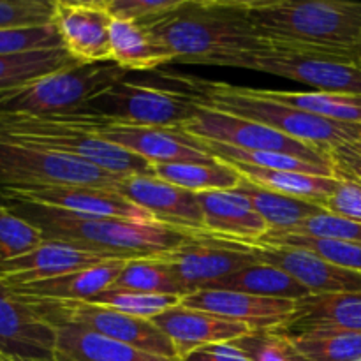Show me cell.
Instances as JSON below:
<instances>
[{
    "instance_id": "cell-28",
    "label": "cell",
    "mask_w": 361,
    "mask_h": 361,
    "mask_svg": "<svg viewBox=\"0 0 361 361\" xmlns=\"http://www.w3.org/2000/svg\"><path fill=\"white\" fill-rule=\"evenodd\" d=\"M242 178L264 187V189L275 190V192L286 194V196L298 197V200L312 201V203L324 207L328 197L335 192L338 185L337 176H316L305 175V173L295 171H274V169L252 168V166L236 164L228 162Z\"/></svg>"
},
{
    "instance_id": "cell-27",
    "label": "cell",
    "mask_w": 361,
    "mask_h": 361,
    "mask_svg": "<svg viewBox=\"0 0 361 361\" xmlns=\"http://www.w3.org/2000/svg\"><path fill=\"white\" fill-rule=\"evenodd\" d=\"M236 190L243 194L252 203L254 210L267 222L268 233H291L305 219L319 214L324 208L312 201L298 200V197L286 196V194L275 192V190L264 189L243 178Z\"/></svg>"
},
{
    "instance_id": "cell-29",
    "label": "cell",
    "mask_w": 361,
    "mask_h": 361,
    "mask_svg": "<svg viewBox=\"0 0 361 361\" xmlns=\"http://www.w3.org/2000/svg\"><path fill=\"white\" fill-rule=\"evenodd\" d=\"M210 289H226V291H240L256 296H267V298L295 300V302L310 295L288 271L274 267V264L263 263V261L228 275L217 284L212 286Z\"/></svg>"
},
{
    "instance_id": "cell-11",
    "label": "cell",
    "mask_w": 361,
    "mask_h": 361,
    "mask_svg": "<svg viewBox=\"0 0 361 361\" xmlns=\"http://www.w3.org/2000/svg\"><path fill=\"white\" fill-rule=\"evenodd\" d=\"M157 257L168 264L187 295L200 289H210L228 275L259 263L247 243L204 233L194 235L178 249Z\"/></svg>"
},
{
    "instance_id": "cell-44",
    "label": "cell",
    "mask_w": 361,
    "mask_h": 361,
    "mask_svg": "<svg viewBox=\"0 0 361 361\" xmlns=\"http://www.w3.org/2000/svg\"><path fill=\"white\" fill-rule=\"evenodd\" d=\"M324 210L361 224V185L353 180L338 178L335 192L324 203Z\"/></svg>"
},
{
    "instance_id": "cell-39",
    "label": "cell",
    "mask_w": 361,
    "mask_h": 361,
    "mask_svg": "<svg viewBox=\"0 0 361 361\" xmlns=\"http://www.w3.org/2000/svg\"><path fill=\"white\" fill-rule=\"evenodd\" d=\"M235 344L252 361H310L284 330L250 331Z\"/></svg>"
},
{
    "instance_id": "cell-32",
    "label": "cell",
    "mask_w": 361,
    "mask_h": 361,
    "mask_svg": "<svg viewBox=\"0 0 361 361\" xmlns=\"http://www.w3.org/2000/svg\"><path fill=\"white\" fill-rule=\"evenodd\" d=\"M80 66L63 48L0 56V92L23 87L42 76Z\"/></svg>"
},
{
    "instance_id": "cell-10",
    "label": "cell",
    "mask_w": 361,
    "mask_h": 361,
    "mask_svg": "<svg viewBox=\"0 0 361 361\" xmlns=\"http://www.w3.org/2000/svg\"><path fill=\"white\" fill-rule=\"evenodd\" d=\"M27 302L53 326L60 323L80 324L150 355L178 360L171 341L155 326L154 321L127 316L118 310L92 305L87 302H46V300H27Z\"/></svg>"
},
{
    "instance_id": "cell-24",
    "label": "cell",
    "mask_w": 361,
    "mask_h": 361,
    "mask_svg": "<svg viewBox=\"0 0 361 361\" xmlns=\"http://www.w3.org/2000/svg\"><path fill=\"white\" fill-rule=\"evenodd\" d=\"M55 361H180L150 355L73 323L55 324Z\"/></svg>"
},
{
    "instance_id": "cell-30",
    "label": "cell",
    "mask_w": 361,
    "mask_h": 361,
    "mask_svg": "<svg viewBox=\"0 0 361 361\" xmlns=\"http://www.w3.org/2000/svg\"><path fill=\"white\" fill-rule=\"evenodd\" d=\"M154 175L194 194L210 192V190H233L243 180L231 164L219 159L214 162L155 164Z\"/></svg>"
},
{
    "instance_id": "cell-14",
    "label": "cell",
    "mask_w": 361,
    "mask_h": 361,
    "mask_svg": "<svg viewBox=\"0 0 361 361\" xmlns=\"http://www.w3.org/2000/svg\"><path fill=\"white\" fill-rule=\"evenodd\" d=\"M56 330L0 281V353L16 361H55Z\"/></svg>"
},
{
    "instance_id": "cell-21",
    "label": "cell",
    "mask_w": 361,
    "mask_h": 361,
    "mask_svg": "<svg viewBox=\"0 0 361 361\" xmlns=\"http://www.w3.org/2000/svg\"><path fill=\"white\" fill-rule=\"evenodd\" d=\"M106 261L111 259H106L90 250L78 249L69 243L44 240L42 245L27 256L0 264V281L9 288H18L95 267Z\"/></svg>"
},
{
    "instance_id": "cell-17",
    "label": "cell",
    "mask_w": 361,
    "mask_h": 361,
    "mask_svg": "<svg viewBox=\"0 0 361 361\" xmlns=\"http://www.w3.org/2000/svg\"><path fill=\"white\" fill-rule=\"evenodd\" d=\"M115 190L161 224L189 235L203 233V212L197 196L190 190L164 182L155 175L123 176Z\"/></svg>"
},
{
    "instance_id": "cell-45",
    "label": "cell",
    "mask_w": 361,
    "mask_h": 361,
    "mask_svg": "<svg viewBox=\"0 0 361 361\" xmlns=\"http://www.w3.org/2000/svg\"><path fill=\"white\" fill-rule=\"evenodd\" d=\"M180 361H252L249 358L242 348L235 344V342H228V344H212L204 345V348L196 349L190 355Z\"/></svg>"
},
{
    "instance_id": "cell-4",
    "label": "cell",
    "mask_w": 361,
    "mask_h": 361,
    "mask_svg": "<svg viewBox=\"0 0 361 361\" xmlns=\"http://www.w3.org/2000/svg\"><path fill=\"white\" fill-rule=\"evenodd\" d=\"M243 9L270 46L355 49L361 37V2L245 0Z\"/></svg>"
},
{
    "instance_id": "cell-9",
    "label": "cell",
    "mask_w": 361,
    "mask_h": 361,
    "mask_svg": "<svg viewBox=\"0 0 361 361\" xmlns=\"http://www.w3.org/2000/svg\"><path fill=\"white\" fill-rule=\"evenodd\" d=\"M123 176L111 175L87 161L28 145L0 141V189L87 185L115 189Z\"/></svg>"
},
{
    "instance_id": "cell-22",
    "label": "cell",
    "mask_w": 361,
    "mask_h": 361,
    "mask_svg": "<svg viewBox=\"0 0 361 361\" xmlns=\"http://www.w3.org/2000/svg\"><path fill=\"white\" fill-rule=\"evenodd\" d=\"M203 212V233L235 242H256L270 229L240 190L196 194Z\"/></svg>"
},
{
    "instance_id": "cell-35",
    "label": "cell",
    "mask_w": 361,
    "mask_h": 361,
    "mask_svg": "<svg viewBox=\"0 0 361 361\" xmlns=\"http://www.w3.org/2000/svg\"><path fill=\"white\" fill-rule=\"evenodd\" d=\"M291 337L296 348L310 361L361 360V331L310 330Z\"/></svg>"
},
{
    "instance_id": "cell-49",
    "label": "cell",
    "mask_w": 361,
    "mask_h": 361,
    "mask_svg": "<svg viewBox=\"0 0 361 361\" xmlns=\"http://www.w3.org/2000/svg\"><path fill=\"white\" fill-rule=\"evenodd\" d=\"M0 361H16V360L9 358V356H6V355H4V353H0Z\"/></svg>"
},
{
    "instance_id": "cell-34",
    "label": "cell",
    "mask_w": 361,
    "mask_h": 361,
    "mask_svg": "<svg viewBox=\"0 0 361 361\" xmlns=\"http://www.w3.org/2000/svg\"><path fill=\"white\" fill-rule=\"evenodd\" d=\"M113 286L152 295H175L182 298L187 296V291L176 281L168 264L159 257L126 261Z\"/></svg>"
},
{
    "instance_id": "cell-7",
    "label": "cell",
    "mask_w": 361,
    "mask_h": 361,
    "mask_svg": "<svg viewBox=\"0 0 361 361\" xmlns=\"http://www.w3.org/2000/svg\"><path fill=\"white\" fill-rule=\"evenodd\" d=\"M236 69L274 74L309 85L316 92L361 95V67L355 49L268 44L243 56Z\"/></svg>"
},
{
    "instance_id": "cell-2",
    "label": "cell",
    "mask_w": 361,
    "mask_h": 361,
    "mask_svg": "<svg viewBox=\"0 0 361 361\" xmlns=\"http://www.w3.org/2000/svg\"><path fill=\"white\" fill-rule=\"evenodd\" d=\"M0 204L37 226L46 240L69 243L111 261L162 256L178 249L194 236L155 221L76 215L23 201H2Z\"/></svg>"
},
{
    "instance_id": "cell-48",
    "label": "cell",
    "mask_w": 361,
    "mask_h": 361,
    "mask_svg": "<svg viewBox=\"0 0 361 361\" xmlns=\"http://www.w3.org/2000/svg\"><path fill=\"white\" fill-rule=\"evenodd\" d=\"M353 150H355V152H358V154L361 155V141H358V143H356V145H353Z\"/></svg>"
},
{
    "instance_id": "cell-38",
    "label": "cell",
    "mask_w": 361,
    "mask_h": 361,
    "mask_svg": "<svg viewBox=\"0 0 361 361\" xmlns=\"http://www.w3.org/2000/svg\"><path fill=\"white\" fill-rule=\"evenodd\" d=\"M44 240L37 226L0 204V264L27 256Z\"/></svg>"
},
{
    "instance_id": "cell-8",
    "label": "cell",
    "mask_w": 361,
    "mask_h": 361,
    "mask_svg": "<svg viewBox=\"0 0 361 361\" xmlns=\"http://www.w3.org/2000/svg\"><path fill=\"white\" fill-rule=\"evenodd\" d=\"M81 111L122 126L182 129L196 116L197 102L185 90L122 80L94 95Z\"/></svg>"
},
{
    "instance_id": "cell-1",
    "label": "cell",
    "mask_w": 361,
    "mask_h": 361,
    "mask_svg": "<svg viewBox=\"0 0 361 361\" xmlns=\"http://www.w3.org/2000/svg\"><path fill=\"white\" fill-rule=\"evenodd\" d=\"M145 27L171 62L180 63L236 67L243 56L268 46L238 0H187Z\"/></svg>"
},
{
    "instance_id": "cell-40",
    "label": "cell",
    "mask_w": 361,
    "mask_h": 361,
    "mask_svg": "<svg viewBox=\"0 0 361 361\" xmlns=\"http://www.w3.org/2000/svg\"><path fill=\"white\" fill-rule=\"evenodd\" d=\"M55 48H62V42H60V37L53 25L2 28L0 30V56L21 55V53Z\"/></svg>"
},
{
    "instance_id": "cell-43",
    "label": "cell",
    "mask_w": 361,
    "mask_h": 361,
    "mask_svg": "<svg viewBox=\"0 0 361 361\" xmlns=\"http://www.w3.org/2000/svg\"><path fill=\"white\" fill-rule=\"evenodd\" d=\"M187 0H108L113 18L147 25L178 11Z\"/></svg>"
},
{
    "instance_id": "cell-6",
    "label": "cell",
    "mask_w": 361,
    "mask_h": 361,
    "mask_svg": "<svg viewBox=\"0 0 361 361\" xmlns=\"http://www.w3.org/2000/svg\"><path fill=\"white\" fill-rule=\"evenodd\" d=\"M127 71L113 62L73 66L23 87L0 92V113L32 116L71 115L94 95L126 80Z\"/></svg>"
},
{
    "instance_id": "cell-31",
    "label": "cell",
    "mask_w": 361,
    "mask_h": 361,
    "mask_svg": "<svg viewBox=\"0 0 361 361\" xmlns=\"http://www.w3.org/2000/svg\"><path fill=\"white\" fill-rule=\"evenodd\" d=\"M196 140L200 143L201 150L222 162H236V164L274 169V171H295L316 176H335L334 166L330 164H317V162L305 161V159L295 157V155L289 154H279V152L243 150V148L229 147V145L217 143V141L200 140V137H196Z\"/></svg>"
},
{
    "instance_id": "cell-50",
    "label": "cell",
    "mask_w": 361,
    "mask_h": 361,
    "mask_svg": "<svg viewBox=\"0 0 361 361\" xmlns=\"http://www.w3.org/2000/svg\"><path fill=\"white\" fill-rule=\"evenodd\" d=\"M360 361H361V360H360Z\"/></svg>"
},
{
    "instance_id": "cell-36",
    "label": "cell",
    "mask_w": 361,
    "mask_h": 361,
    "mask_svg": "<svg viewBox=\"0 0 361 361\" xmlns=\"http://www.w3.org/2000/svg\"><path fill=\"white\" fill-rule=\"evenodd\" d=\"M87 303L108 307V309L118 310V312L127 314V316L152 321L161 316L162 312H166V310L182 305V296L152 295V293L133 291V289L111 286V288L95 295L94 298L87 300Z\"/></svg>"
},
{
    "instance_id": "cell-33",
    "label": "cell",
    "mask_w": 361,
    "mask_h": 361,
    "mask_svg": "<svg viewBox=\"0 0 361 361\" xmlns=\"http://www.w3.org/2000/svg\"><path fill=\"white\" fill-rule=\"evenodd\" d=\"M271 101L303 109L312 115L335 122L361 123V95L330 94V92H286V90H259Z\"/></svg>"
},
{
    "instance_id": "cell-18",
    "label": "cell",
    "mask_w": 361,
    "mask_h": 361,
    "mask_svg": "<svg viewBox=\"0 0 361 361\" xmlns=\"http://www.w3.org/2000/svg\"><path fill=\"white\" fill-rule=\"evenodd\" d=\"M295 300L267 298L226 289H200L183 296L182 305L243 323L250 331L284 330L296 312Z\"/></svg>"
},
{
    "instance_id": "cell-13",
    "label": "cell",
    "mask_w": 361,
    "mask_h": 361,
    "mask_svg": "<svg viewBox=\"0 0 361 361\" xmlns=\"http://www.w3.org/2000/svg\"><path fill=\"white\" fill-rule=\"evenodd\" d=\"M108 0H53L51 25L62 48L80 66L111 62Z\"/></svg>"
},
{
    "instance_id": "cell-46",
    "label": "cell",
    "mask_w": 361,
    "mask_h": 361,
    "mask_svg": "<svg viewBox=\"0 0 361 361\" xmlns=\"http://www.w3.org/2000/svg\"><path fill=\"white\" fill-rule=\"evenodd\" d=\"M331 166L337 178L353 180L361 185V155L351 147H338L330 152Z\"/></svg>"
},
{
    "instance_id": "cell-19",
    "label": "cell",
    "mask_w": 361,
    "mask_h": 361,
    "mask_svg": "<svg viewBox=\"0 0 361 361\" xmlns=\"http://www.w3.org/2000/svg\"><path fill=\"white\" fill-rule=\"evenodd\" d=\"M247 245L256 254L257 259L288 271L310 295L361 293V275L337 267L310 250L300 247L264 245V243H247Z\"/></svg>"
},
{
    "instance_id": "cell-20",
    "label": "cell",
    "mask_w": 361,
    "mask_h": 361,
    "mask_svg": "<svg viewBox=\"0 0 361 361\" xmlns=\"http://www.w3.org/2000/svg\"><path fill=\"white\" fill-rule=\"evenodd\" d=\"M152 321L171 341L178 360L204 345L228 344L250 334L243 323L185 305L173 307Z\"/></svg>"
},
{
    "instance_id": "cell-25",
    "label": "cell",
    "mask_w": 361,
    "mask_h": 361,
    "mask_svg": "<svg viewBox=\"0 0 361 361\" xmlns=\"http://www.w3.org/2000/svg\"><path fill=\"white\" fill-rule=\"evenodd\" d=\"M310 330L361 331V293L309 295L298 300L284 331L296 335Z\"/></svg>"
},
{
    "instance_id": "cell-47",
    "label": "cell",
    "mask_w": 361,
    "mask_h": 361,
    "mask_svg": "<svg viewBox=\"0 0 361 361\" xmlns=\"http://www.w3.org/2000/svg\"><path fill=\"white\" fill-rule=\"evenodd\" d=\"M355 56H356V63H358V66L361 67V37L355 46Z\"/></svg>"
},
{
    "instance_id": "cell-3",
    "label": "cell",
    "mask_w": 361,
    "mask_h": 361,
    "mask_svg": "<svg viewBox=\"0 0 361 361\" xmlns=\"http://www.w3.org/2000/svg\"><path fill=\"white\" fill-rule=\"evenodd\" d=\"M176 80L183 85L182 90L192 95L200 106L254 120L328 154L338 147H353L361 141V123L335 122L312 115L303 109L267 99L256 88L236 87L200 78L176 76Z\"/></svg>"
},
{
    "instance_id": "cell-5",
    "label": "cell",
    "mask_w": 361,
    "mask_h": 361,
    "mask_svg": "<svg viewBox=\"0 0 361 361\" xmlns=\"http://www.w3.org/2000/svg\"><path fill=\"white\" fill-rule=\"evenodd\" d=\"M99 118L85 111L55 116L0 113V141L73 155L116 176L154 175V166L143 157L95 136Z\"/></svg>"
},
{
    "instance_id": "cell-42",
    "label": "cell",
    "mask_w": 361,
    "mask_h": 361,
    "mask_svg": "<svg viewBox=\"0 0 361 361\" xmlns=\"http://www.w3.org/2000/svg\"><path fill=\"white\" fill-rule=\"evenodd\" d=\"M51 16L53 0H0V30L51 25Z\"/></svg>"
},
{
    "instance_id": "cell-15",
    "label": "cell",
    "mask_w": 361,
    "mask_h": 361,
    "mask_svg": "<svg viewBox=\"0 0 361 361\" xmlns=\"http://www.w3.org/2000/svg\"><path fill=\"white\" fill-rule=\"evenodd\" d=\"M2 201H23L92 217H118L140 222L155 221L152 215L130 203L115 189L101 187L59 185L39 189H0V203Z\"/></svg>"
},
{
    "instance_id": "cell-23",
    "label": "cell",
    "mask_w": 361,
    "mask_h": 361,
    "mask_svg": "<svg viewBox=\"0 0 361 361\" xmlns=\"http://www.w3.org/2000/svg\"><path fill=\"white\" fill-rule=\"evenodd\" d=\"M126 261H106L95 267L71 271L60 277L34 284L18 286L13 289L18 296L27 300H46V302H87L95 295L115 284Z\"/></svg>"
},
{
    "instance_id": "cell-37",
    "label": "cell",
    "mask_w": 361,
    "mask_h": 361,
    "mask_svg": "<svg viewBox=\"0 0 361 361\" xmlns=\"http://www.w3.org/2000/svg\"><path fill=\"white\" fill-rule=\"evenodd\" d=\"M250 243H264V245L279 247H300V249L310 250L316 256L323 257V259L330 261V263L337 264V267L361 275V243L335 242V240L310 238V236L279 235V233H267L263 238Z\"/></svg>"
},
{
    "instance_id": "cell-12",
    "label": "cell",
    "mask_w": 361,
    "mask_h": 361,
    "mask_svg": "<svg viewBox=\"0 0 361 361\" xmlns=\"http://www.w3.org/2000/svg\"><path fill=\"white\" fill-rule=\"evenodd\" d=\"M180 130L194 137H200V140L217 141V143L243 148V150L279 152V154L295 155V157L317 162V164L331 166L328 152L293 140V137L286 136L271 127L263 126V123L254 122V120L240 118V116L215 111V109L204 108L200 104H197L196 116Z\"/></svg>"
},
{
    "instance_id": "cell-41",
    "label": "cell",
    "mask_w": 361,
    "mask_h": 361,
    "mask_svg": "<svg viewBox=\"0 0 361 361\" xmlns=\"http://www.w3.org/2000/svg\"><path fill=\"white\" fill-rule=\"evenodd\" d=\"M282 235L310 236V238L335 240V242L361 243V224L323 210L319 214L312 215V217L305 219L291 233H282Z\"/></svg>"
},
{
    "instance_id": "cell-16",
    "label": "cell",
    "mask_w": 361,
    "mask_h": 361,
    "mask_svg": "<svg viewBox=\"0 0 361 361\" xmlns=\"http://www.w3.org/2000/svg\"><path fill=\"white\" fill-rule=\"evenodd\" d=\"M94 134L137 157H143L152 166L217 161L201 150L196 137L180 129L122 126L101 116L95 123Z\"/></svg>"
},
{
    "instance_id": "cell-26",
    "label": "cell",
    "mask_w": 361,
    "mask_h": 361,
    "mask_svg": "<svg viewBox=\"0 0 361 361\" xmlns=\"http://www.w3.org/2000/svg\"><path fill=\"white\" fill-rule=\"evenodd\" d=\"M109 51L111 62L127 73L154 71L171 62L145 25L120 18H113L109 27Z\"/></svg>"
}]
</instances>
